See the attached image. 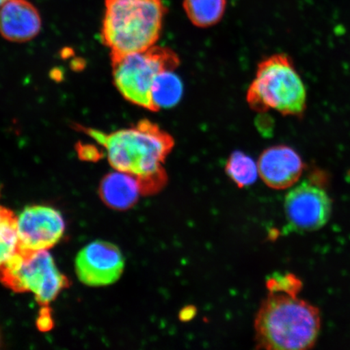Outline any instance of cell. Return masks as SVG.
<instances>
[{
    "label": "cell",
    "instance_id": "1",
    "mask_svg": "<svg viewBox=\"0 0 350 350\" xmlns=\"http://www.w3.org/2000/svg\"><path fill=\"white\" fill-rule=\"evenodd\" d=\"M79 129L104 148L113 169L137 178L142 195L154 194L167 183L163 164L173 150L174 139L155 122L143 120L131 128L111 133Z\"/></svg>",
    "mask_w": 350,
    "mask_h": 350
},
{
    "label": "cell",
    "instance_id": "2",
    "mask_svg": "<svg viewBox=\"0 0 350 350\" xmlns=\"http://www.w3.org/2000/svg\"><path fill=\"white\" fill-rule=\"evenodd\" d=\"M256 348L304 350L312 348L321 332V312L297 295L270 292L255 319Z\"/></svg>",
    "mask_w": 350,
    "mask_h": 350
},
{
    "label": "cell",
    "instance_id": "3",
    "mask_svg": "<svg viewBox=\"0 0 350 350\" xmlns=\"http://www.w3.org/2000/svg\"><path fill=\"white\" fill-rule=\"evenodd\" d=\"M166 12L163 0H105L100 36L111 57L155 46L163 32Z\"/></svg>",
    "mask_w": 350,
    "mask_h": 350
},
{
    "label": "cell",
    "instance_id": "4",
    "mask_svg": "<svg viewBox=\"0 0 350 350\" xmlns=\"http://www.w3.org/2000/svg\"><path fill=\"white\" fill-rule=\"evenodd\" d=\"M252 111L275 109L283 116H301L306 107V90L292 59L275 54L258 64L256 77L247 93Z\"/></svg>",
    "mask_w": 350,
    "mask_h": 350
},
{
    "label": "cell",
    "instance_id": "5",
    "mask_svg": "<svg viewBox=\"0 0 350 350\" xmlns=\"http://www.w3.org/2000/svg\"><path fill=\"white\" fill-rule=\"evenodd\" d=\"M113 82L126 100L148 111L157 112L151 89L161 72L174 71L180 60L169 47L153 46L144 51L111 57Z\"/></svg>",
    "mask_w": 350,
    "mask_h": 350
},
{
    "label": "cell",
    "instance_id": "6",
    "mask_svg": "<svg viewBox=\"0 0 350 350\" xmlns=\"http://www.w3.org/2000/svg\"><path fill=\"white\" fill-rule=\"evenodd\" d=\"M0 282L14 292H31L38 304L48 305L68 286L47 250L16 251L0 265Z\"/></svg>",
    "mask_w": 350,
    "mask_h": 350
},
{
    "label": "cell",
    "instance_id": "7",
    "mask_svg": "<svg viewBox=\"0 0 350 350\" xmlns=\"http://www.w3.org/2000/svg\"><path fill=\"white\" fill-rule=\"evenodd\" d=\"M284 211L293 228L316 231L325 226L332 214V200L325 190L305 181L288 192Z\"/></svg>",
    "mask_w": 350,
    "mask_h": 350
},
{
    "label": "cell",
    "instance_id": "8",
    "mask_svg": "<svg viewBox=\"0 0 350 350\" xmlns=\"http://www.w3.org/2000/svg\"><path fill=\"white\" fill-rule=\"evenodd\" d=\"M124 267L125 260L120 248L106 241L87 245L76 260L77 277L89 286H105L116 282Z\"/></svg>",
    "mask_w": 350,
    "mask_h": 350
},
{
    "label": "cell",
    "instance_id": "9",
    "mask_svg": "<svg viewBox=\"0 0 350 350\" xmlns=\"http://www.w3.org/2000/svg\"><path fill=\"white\" fill-rule=\"evenodd\" d=\"M64 230V220L58 210L39 205L26 208L17 218L18 248L48 250L63 237Z\"/></svg>",
    "mask_w": 350,
    "mask_h": 350
},
{
    "label": "cell",
    "instance_id": "10",
    "mask_svg": "<svg viewBox=\"0 0 350 350\" xmlns=\"http://www.w3.org/2000/svg\"><path fill=\"white\" fill-rule=\"evenodd\" d=\"M258 172L267 186L287 189L299 181L304 164L299 153L286 146H275L262 152L257 163Z\"/></svg>",
    "mask_w": 350,
    "mask_h": 350
},
{
    "label": "cell",
    "instance_id": "11",
    "mask_svg": "<svg viewBox=\"0 0 350 350\" xmlns=\"http://www.w3.org/2000/svg\"><path fill=\"white\" fill-rule=\"evenodd\" d=\"M41 29V16L28 0H8L0 8V34L6 40H32Z\"/></svg>",
    "mask_w": 350,
    "mask_h": 350
},
{
    "label": "cell",
    "instance_id": "12",
    "mask_svg": "<svg viewBox=\"0 0 350 350\" xmlns=\"http://www.w3.org/2000/svg\"><path fill=\"white\" fill-rule=\"evenodd\" d=\"M99 195L108 207L126 210L137 202L142 191L137 178L116 170L103 178L100 183Z\"/></svg>",
    "mask_w": 350,
    "mask_h": 350
},
{
    "label": "cell",
    "instance_id": "13",
    "mask_svg": "<svg viewBox=\"0 0 350 350\" xmlns=\"http://www.w3.org/2000/svg\"><path fill=\"white\" fill-rule=\"evenodd\" d=\"M183 7L192 25L201 29L209 28L222 19L226 0H183Z\"/></svg>",
    "mask_w": 350,
    "mask_h": 350
},
{
    "label": "cell",
    "instance_id": "14",
    "mask_svg": "<svg viewBox=\"0 0 350 350\" xmlns=\"http://www.w3.org/2000/svg\"><path fill=\"white\" fill-rule=\"evenodd\" d=\"M183 85L180 78L174 71H165L157 75L151 89V98L156 109L172 108L180 102Z\"/></svg>",
    "mask_w": 350,
    "mask_h": 350
},
{
    "label": "cell",
    "instance_id": "15",
    "mask_svg": "<svg viewBox=\"0 0 350 350\" xmlns=\"http://www.w3.org/2000/svg\"><path fill=\"white\" fill-rule=\"evenodd\" d=\"M225 169L227 175L239 188L253 185L259 174L256 161L250 156L240 151L231 153Z\"/></svg>",
    "mask_w": 350,
    "mask_h": 350
},
{
    "label": "cell",
    "instance_id": "16",
    "mask_svg": "<svg viewBox=\"0 0 350 350\" xmlns=\"http://www.w3.org/2000/svg\"><path fill=\"white\" fill-rule=\"evenodd\" d=\"M18 247L17 218L11 210L0 205V265Z\"/></svg>",
    "mask_w": 350,
    "mask_h": 350
},
{
    "label": "cell",
    "instance_id": "17",
    "mask_svg": "<svg viewBox=\"0 0 350 350\" xmlns=\"http://www.w3.org/2000/svg\"><path fill=\"white\" fill-rule=\"evenodd\" d=\"M303 284L294 274H274L267 281V288L270 292H282L299 294Z\"/></svg>",
    "mask_w": 350,
    "mask_h": 350
},
{
    "label": "cell",
    "instance_id": "18",
    "mask_svg": "<svg viewBox=\"0 0 350 350\" xmlns=\"http://www.w3.org/2000/svg\"><path fill=\"white\" fill-rule=\"evenodd\" d=\"M8 1V0H0V8H1L3 5V4Z\"/></svg>",
    "mask_w": 350,
    "mask_h": 350
}]
</instances>
